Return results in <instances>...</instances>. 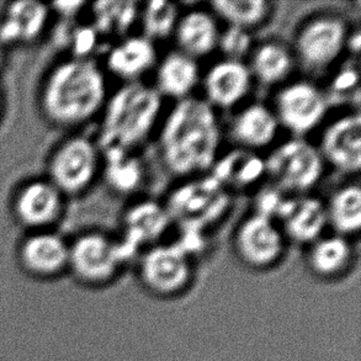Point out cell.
<instances>
[{
    "instance_id": "obj_1",
    "label": "cell",
    "mask_w": 361,
    "mask_h": 361,
    "mask_svg": "<svg viewBox=\"0 0 361 361\" xmlns=\"http://www.w3.org/2000/svg\"><path fill=\"white\" fill-rule=\"evenodd\" d=\"M166 171L181 180L209 174L221 154L222 127L215 109L202 98L176 102L158 132Z\"/></svg>"
},
{
    "instance_id": "obj_2",
    "label": "cell",
    "mask_w": 361,
    "mask_h": 361,
    "mask_svg": "<svg viewBox=\"0 0 361 361\" xmlns=\"http://www.w3.org/2000/svg\"><path fill=\"white\" fill-rule=\"evenodd\" d=\"M163 108L164 99L153 85L142 82L122 84L104 106L99 148L135 152L159 128Z\"/></svg>"
},
{
    "instance_id": "obj_3",
    "label": "cell",
    "mask_w": 361,
    "mask_h": 361,
    "mask_svg": "<svg viewBox=\"0 0 361 361\" xmlns=\"http://www.w3.org/2000/svg\"><path fill=\"white\" fill-rule=\"evenodd\" d=\"M103 69L90 59H69L49 75L44 108L61 125H80L103 111L108 100Z\"/></svg>"
},
{
    "instance_id": "obj_4",
    "label": "cell",
    "mask_w": 361,
    "mask_h": 361,
    "mask_svg": "<svg viewBox=\"0 0 361 361\" xmlns=\"http://www.w3.org/2000/svg\"><path fill=\"white\" fill-rule=\"evenodd\" d=\"M163 205L181 232L205 235L225 220L232 209V194L211 174L181 181Z\"/></svg>"
},
{
    "instance_id": "obj_5",
    "label": "cell",
    "mask_w": 361,
    "mask_h": 361,
    "mask_svg": "<svg viewBox=\"0 0 361 361\" xmlns=\"http://www.w3.org/2000/svg\"><path fill=\"white\" fill-rule=\"evenodd\" d=\"M270 185L288 195H305L321 183L326 171L317 146L307 138L290 137L276 142L264 156Z\"/></svg>"
},
{
    "instance_id": "obj_6",
    "label": "cell",
    "mask_w": 361,
    "mask_h": 361,
    "mask_svg": "<svg viewBox=\"0 0 361 361\" xmlns=\"http://www.w3.org/2000/svg\"><path fill=\"white\" fill-rule=\"evenodd\" d=\"M352 29L342 15L318 13L303 20L293 35L296 64L313 74L331 72L347 52Z\"/></svg>"
},
{
    "instance_id": "obj_7",
    "label": "cell",
    "mask_w": 361,
    "mask_h": 361,
    "mask_svg": "<svg viewBox=\"0 0 361 361\" xmlns=\"http://www.w3.org/2000/svg\"><path fill=\"white\" fill-rule=\"evenodd\" d=\"M328 99L317 84L306 79L288 80L279 87L271 105L280 128L291 137L306 138L327 118Z\"/></svg>"
},
{
    "instance_id": "obj_8",
    "label": "cell",
    "mask_w": 361,
    "mask_h": 361,
    "mask_svg": "<svg viewBox=\"0 0 361 361\" xmlns=\"http://www.w3.org/2000/svg\"><path fill=\"white\" fill-rule=\"evenodd\" d=\"M102 168V151L88 137H74L59 147L49 166L51 183L61 192L87 190Z\"/></svg>"
},
{
    "instance_id": "obj_9",
    "label": "cell",
    "mask_w": 361,
    "mask_h": 361,
    "mask_svg": "<svg viewBox=\"0 0 361 361\" xmlns=\"http://www.w3.org/2000/svg\"><path fill=\"white\" fill-rule=\"evenodd\" d=\"M232 240L240 260L258 269L278 263L288 244L283 231L273 219L254 211L235 226Z\"/></svg>"
},
{
    "instance_id": "obj_10",
    "label": "cell",
    "mask_w": 361,
    "mask_h": 361,
    "mask_svg": "<svg viewBox=\"0 0 361 361\" xmlns=\"http://www.w3.org/2000/svg\"><path fill=\"white\" fill-rule=\"evenodd\" d=\"M126 259L118 240L102 232L85 233L69 245L68 265L88 283H103L113 278Z\"/></svg>"
},
{
    "instance_id": "obj_11",
    "label": "cell",
    "mask_w": 361,
    "mask_h": 361,
    "mask_svg": "<svg viewBox=\"0 0 361 361\" xmlns=\"http://www.w3.org/2000/svg\"><path fill=\"white\" fill-rule=\"evenodd\" d=\"M326 166L355 176L361 169V116L359 110L342 114L327 122L316 145Z\"/></svg>"
},
{
    "instance_id": "obj_12",
    "label": "cell",
    "mask_w": 361,
    "mask_h": 361,
    "mask_svg": "<svg viewBox=\"0 0 361 361\" xmlns=\"http://www.w3.org/2000/svg\"><path fill=\"white\" fill-rule=\"evenodd\" d=\"M253 83L247 62L222 59L201 75L202 99L216 111L233 110L248 98Z\"/></svg>"
},
{
    "instance_id": "obj_13",
    "label": "cell",
    "mask_w": 361,
    "mask_h": 361,
    "mask_svg": "<svg viewBox=\"0 0 361 361\" xmlns=\"http://www.w3.org/2000/svg\"><path fill=\"white\" fill-rule=\"evenodd\" d=\"M171 226V216L163 204L149 199L135 201L122 212L118 242L130 258L140 248L161 243Z\"/></svg>"
},
{
    "instance_id": "obj_14",
    "label": "cell",
    "mask_w": 361,
    "mask_h": 361,
    "mask_svg": "<svg viewBox=\"0 0 361 361\" xmlns=\"http://www.w3.org/2000/svg\"><path fill=\"white\" fill-rule=\"evenodd\" d=\"M190 258L191 254L178 242L152 245L141 259L142 279L154 291L176 293L190 279Z\"/></svg>"
},
{
    "instance_id": "obj_15",
    "label": "cell",
    "mask_w": 361,
    "mask_h": 361,
    "mask_svg": "<svg viewBox=\"0 0 361 361\" xmlns=\"http://www.w3.org/2000/svg\"><path fill=\"white\" fill-rule=\"evenodd\" d=\"M275 222L288 242L311 245L324 235L328 227L326 204L317 196L286 195L281 202Z\"/></svg>"
},
{
    "instance_id": "obj_16",
    "label": "cell",
    "mask_w": 361,
    "mask_h": 361,
    "mask_svg": "<svg viewBox=\"0 0 361 361\" xmlns=\"http://www.w3.org/2000/svg\"><path fill=\"white\" fill-rule=\"evenodd\" d=\"M280 125L271 106L249 103L240 106L228 125V135L235 147L262 153L276 143Z\"/></svg>"
},
{
    "instance_id": "obj_17",
    "label": "cell",
    "mask_w": 361,
    "mask_h": 361,
    "mask_svg": "<svg viewBox=\"0 0 361 361\" xmlns=\"http://www.w3.org/2000/svg\"><path fill=\"white\" fill-rule=\"evenodd\" d=\"M221 27L209 8L181 10L171 39L176 49L200 62L217 51Z\"/></svg>"
},
{
    "instance_id": "obj_18",
    "label": "cell",
    "mask_w": 361,
    "mask_h": 361,
    "mask_svg": "<svg viewBox=\"0 0 361 361\" xmlns=\"http://www.w3.org/2000/svg\"><path fill=\"white\" fill-rule=\"evenodd\" d=\"M158 61L156 44L143 35H130L109 51L105 66L123 84L136 83L154 71Z\"/></svg>"
},
{
    "instance_id": "obj_19",
    "label": "cell",
    "mask_w": 361,
    "mask_h": 361,
    "mask_svg": "<svg viewBox=\"0 0 361 361\" xmlns=\"http://www.w3.org/2000/svg\"><path fill=\"white\" fill-rule=\"evenodd\" d=\"M221 185L230 191H248L258 189L265 176V163L262 153L235 147L221 153L210 173Z\"/></svg>"
},
{
    "instance_id": "obj_20",
    "label": "cell",
    "mask_w": 361,
    "mask_h": 361,
    "mask_svg": "<svg viewBox=\"0 0 361 361\" xmlns=\"http://www.w3.org/2000/svg\"><path fill=\"white\" fill-rule=\"evenodd\" d=\"M201 75L200 63L176 49L158 61L153 88L161 98L176 103L194 97V92L200 85Z\"/></svg>"
},
{
    "instance_id": "obj_21",
    "label": "cell",
    "mask_w": 361,
    "mask_h": 361,
    "mask_svg": "<svg viewBox=\"0 0 361 361\" xmlns=\"http://www.w3.org/2000/svg\"><path fill=\"white\" fill-rule=\"evenodd\" d=\"M247 64L254 82L271 88L288 83L296 67V59L290 46L270 39L254 44Z\"/></svg>"
},
{
    "instance_id": "obj_22",
    "label": "cell",
    "mask_w": 361,
    "mask_h": 361,
    "mask_svg": "<svg viewBox=\"0 0 361 361\" xmlns=\"http://www.w3.org/2000/svg\"><path fill=\"white\" fill-rule=\"evenodd\" d=\"M62 192L51 181H34L20 191L15 210L23 224L31 227L49 225L59 217Z\"/></svg>"
},
{
    "instance_id": "obj_23",
    "label": "cell",
    "mask_w": 361,
    "mask_h": 361,
    "mask_svg": "<svg viewBox=\"0 0 361 361\" xmlns=\"http://www.w3.org/2000/svg\"><path fill=\"white\" fill-rule=\"evenodd\" d=\"M69 260V245L59 235H32L21 248L25 269L37 276H52L62 271Z\"/></svg>"
},
{
    "instance_id": "obj_24",
    "label": "cell",
    "mask_w": 361,
    "mask_h": 361,
    "mask_svg": "<svg viewBox=\"0 0 361 361\" xmlns=\"http://www.w3.org/2000/svg\"><path fill=\"white\" fill-rule=\"evenodd\" d=\"M102 151V168L105 180L118 195H132L141 189L146 180V168L135 152L118 148Z\"/></svg>"
},
{
    "instance_id": "obj_25",
    "label": "cell",
    "mask_w": 361,
    "mask_h": 361,
    "mask_svg": "<svg viewBox=\"0 0 361 361\" xmlns=\"http://www.w3.org/2000/svg\"><path fill=\"white\" fill-rule=\"evenodd\" d=\"M324 204L328 227L334 235L350 240L360 233L361 188L357 183L339 186Z\"/></svg>"
},
{
    "instance_id": "obj_26",
    "label": "cell",
    "mask_w": 361,
    "mask_h": 361,
    "mask_svg": "<svg viewBox=\"0 0 361 361\" xmlns=\"http://www.w3.org/2000/svg\"><path fill=\"white\" fill-rule=\"evenodd\" d=\"M354 247L349 238L338 235H322L308 245L310 268L321 276H336L352 263Z\"/></svg>"
},
{
    "instance_id": "obj_27",
    "label": "cell",
    "mask_w": 361,
    "mask_h": 361,
    "mask_svg": "<svg viewBox=\"0 0 361 361\" xmlns=\"http://www.w3.org/2000/svg\"><path fill=\"white\" fill-rule=\"evenodd\" d=\"M209 9L219 21L253 32L271 18L274 4L268 0H214Z\"/></svg>"
},
{
    "instance_id": "obj_28",
    "label": "cell",
    "mask_w": 361,
    "mask_h": 361,
    "mask_svg": "<svg viewBox=\"0 0 361 361\" xmlns=\"http://www.w3.org/2000/svg\"><path fill=\"white\" fill-rule=\"evenodd\" d=\"M140 10L141 3L131 0L98 1L93 5V27L99 35L123 39L140 21Z\"/></svg>"
},
{
    "instance_id": "obj_29",
    "label": "cell",
    "mask_w": 361,
    "mask_h": 361,
    "mask_svg": "<svg viewBox=\"0 0 361 361\" xmlns=\"http://www.w3.org/2000/svg\"><path fill=\"white\" fill-rule=\"evenodd\" d=\"M47 20L44 5L35 1H19L10 6L0 26V39L5 42L27 41L39 36Z\"/></svg>"
},
{
    "instance_id": "obj_30",
    "label": "cell",
    "mask_w": 361,
    "mask_h": 361,
    "mask_svg": "<svg viewBox=\"0 0 361 361\" xmlns=\"http://www.w3.org/2000/svg\"><path fill=\"white\" fill-rule=\"evenodd\" d=\"M180 4L168 0L141 3L140 24L142 34L153 44L171 39L180 16Z\"/></svg>"
},
{
    "instance_id": "obj_31",
    "label": "cell",
    "mask_w": 361,
    "mask_h": 361,
    "mask_svg": "<svg viewBox=\"0 0 361 361\" xmlns=\"http://www.w3.org/2000/svg\"><path fill=\"white\" fill-rule=\"evenodd\" d=\"M253 39V32L235 26H226L225 30H221L217 49L222 52L224 59L245 62L255 44Z\"/></svg>"
},
{
    "instance_id": "obj_32",
    "label": "cell",
    "mask_w": 361,
    "mask_h": 361,
    "mask_svg": "<svg viewBox=\"0 0 361 361\" xmlns=\"http://www.w3.org/2000/svg\"><path fill=\"white\" fill-rule=\"evenodd\" d=\"M99 34L93 26L77 29L74 34L73 49L75 59H88L98 44Z\"/></svg>"
},
{
    "instance_id": "obj_33",
    "label": "cell",
    "mask_w": 361,
    "mask_h": 361,
    "mask_svg": "<svg viewBox=\"0 0 361 361\" xmlns=\"http://www.w3.org/2000/svg\"><path fill=\"white\" fill-rule=\"evenodd\" d=\"M332 90L336 93L345 94L359 92V73L357 69L344 68L339 71L332 82Z\"/></svg>"
},
{
    "instance_id": "obj_34",
    "label": "cell",
    "mask_w": 361,
    "mask_h": 361,
    "mask_svg": "<svg viewBox=\"0 0 361 361\" xmlns=\"http://www.w3.org/2000/svg\"><path fill=\"white\" fill-rule=\"evenodd\" d=\"M56 6H59L61 9L59 11H62L63 14H75L78 11L80 6H84L83 1H77V3H59L56 4Z\"/></svg>"
},
{
    "instance_id": "obj_35",
    "label": "cell",
    "mask_w": 361,
    "mask_h": 361,
    "mask_svg": "<svg viewBox=\"0 0 361 361\" xmlns=\"http://www.w3.org/2000/svg\"><path fill=\"white\" fill-rule=\"evenodd\" d=\"M1 61H3V54H1V51H0V64H1Z\"/></svg>"
},
{
    "instance_id": "obj_36",
    "label": "cell",
    "mask_w": 361,
    "mask_h": 361,
    "mask_svg": "<svg viewBox=\"0 0 361 361\" xmlns=\"http://www.w3.org/2000/svg\"><path fill=\"white\" fill-rule=\"evenodd\" d=\"M0 102H1V100H0Z\"/></svg>"
}]
</instances>
